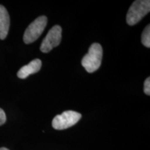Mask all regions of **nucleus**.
Here are the masks:
<instances>
[{
  "label": "nucleus",
  "mask_w": 150,
  "mask_h": 150,
  "mask_svg": "<svg viewBox=\"0 0 150 150\" xmlns=\"http://www.w3.org/2000/svg\"><path fill=\"white\" fill-rule=\"evenodd\" d=\"M150 11L149 0L135 1L129 9L127 15V22L133 26L138 23Z\"/></svg>",
  "instance_id": "f03ea898"
},
{
  "label": "nucleus",
  "mask_w": 150,
  "mask_h": 150,
  "mask_svg": "<svg viewBox=\"0 0 150 150\" xmlns=\"http://www.w3.org/2000/svg\"><path fill=\"white\" fill-rule=\"evenodd\" d=\"M10 27V17L4 6L0 5V39L4 40L8 35Z\"/></svg>",
  "instance_id": "0eeeda50"
},
{
  "label": "nucleus",
  "mask_w": 150,
  "mask_h": 150,
  "mask_svg": "<svg viewBox=\"0 0 150 150\" xmlns=\"http://www.w3.org/2000/svg\"><path fill=\"white\" fill-rule=\"evenodd\" d=\"M141 41L142 45L146 47H150V26L148 24L142 33Z\"/></svg>",
  "instance_id": "6e6552de"
},
{
  "label": "nucleus",
  "mask_w": 150,
  "mask_h": 150,
  "mask_svg": "<svg viewBox=\"0 0 150 150\" xmlns=\"http://www.w3.org/2000/svg\"><path fill=\"white\" fill-rule=\"evenodd\" d=\"M144 93L146 95H150V78L148 77L146 79L144 83Z\"/></svg>",
  "instance_id": "1a4fd4ad"
},
{
  "label": "nucleus",
  "mask_w": 150,
  "mask_h": 150,
  "mask_svg": "<svg viewBox=\"0 0 150 150\" xmlns=\"http://www.w3.org/2000/svg\"><path fill=\"white\" fill-rule=\"evenodd\" d=\"M47 24V18L46 16H40L35 19L26 29L23 36L24 42L26 44H30L36 40L45 29Z\"/></svg>",
  "instance_id": "7ed1b4c3"
},
{
  "label": "nucleus",
  "mask_w": 150,
  "mask_h": 150,
  "mask_svg": "<svg viewBox=\"0 0 150 150\" xmlns=\"http://www.w3.org/2000/svg\"><path fill=\"white\" fill-rule=\"evenodd\" d=\"M81 114L73 110H66L56 115L52 120V127L56 130H63L74 126L80 120Z\"/></svg>",
  "instance_id": "20e7f679"
},
{
  "label": "nucleus",
  "mask_w": 150,
  "mask_h": 150,
  "mask_svg": "<svg viewBox=\"0 0 150 150\" xmlns=\"http://www.w3.org/2000/svg\"><path fill=\"white\" fill-rule=\"evenodd\" d=\"M0 150H9V149H7V148H6V147H1L0 148Z\"/></svg>",
  "instance_id": "9b49d317"
},
{
  "label": "nucleus",
  "mask_w": 150,
  "mask_h": 150,
  "mask_svg": "<svg viewBox=\"0 0 150 150\" xmlns=\"http://www.w3.org/2000/svg\"><path fill=\"white\" fill-rule=\"evenodd\" d=\"M6 121V116L3 109L0 108V126L3 125Z\"/></svg>",
  "instance_id": "9d476101"
},
{
  "label": "nucleus",
  "mask_w": 150,
  "mask_h": 150,
  "mask_svg": "<svg viewBox=\"0 0 150 150\" xmlns=\"http://www.w3.org/2000/svg\"><path fill=\"white\" fill-rule=\"evenodd\" d=\"M103 50L101 45L93 43L90 47L88 53L83 56L81 65L88 72L92 73L97 71L102 63Z\"/></svg>",
  "instance_id": "f257e3e1"
},
{
  "label": "nucleus",
  "mask_w": 150,
  "mask_h": 150,
  "mask_svg": "<svg viewBox=\"0 0 150 150\" xmlns=\"http://www.w3.org/2000/svg\"><path fill=\"white\" fill-rule=\"evenodd\" d=\"M62 38V29L59 25H55L49 31L47 34L42 40L40 45V51L43 53H48L54 47L61 43Z\"/></svg>",
  "instance_id": "39448f33"
},
{
  "label": "nucleus",
  "mask_w": 150,
  "mask_h": 150,
  "mask_svg": "<svg viewBox=\"0 0 150 150\" xmlns=\"http://www.w3.org/2000/svg\"><path fill=\"white\" fill-rule=\"evenodd\" d=\"M42 66V62L40 59H34L31 61L29 64L24 65L18 72V76L20 79H26L29 75L35 74L40 70Z\"/></svg>",
  "instance_id": "423d86ee"
}]
</instances>
